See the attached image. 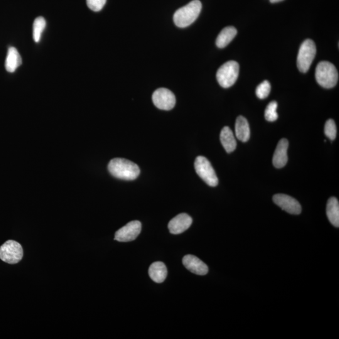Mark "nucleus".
<instances>
[{"label": "nucleus", "instance_id": "obj_1", "mask_svg": "<svg viewBox=\"0 0 339 339\" xmlns=\"http://www.w3.org/2000/svg\"><path fill=\"white\" fill-rule=\"evenodd\" d=\"M110 173L124 180H134L138 178L140 169L136 164L124 158L112 159L108 164Z\"/></svg>", "mask_w": 339, "mask_h": 339}, {"label": "nucleus", "instance_id": "obj_2", "mask_svg": "<svg viewBox=\"0 0 339 339\" xmlns=\"http://www.w3.org/2000/svg\"><path fill=\"white\" fill-rule=\"evenodd\" d=\"M202 9V4L200 0H194L176 12L174 16L175 24L182 28L191 26L200 16Z\"/></svg>", "mask_w": 339, "mask_h": 339}, {"label": "nucleus", "instance_id": "obj_3", "mask_svg": "<svg viewBox=\"0 0 339 339\" xmlns=\"http://www.w3.org/2000/svg\"><path fill=\"white\" fill-rule=\"evenodd\" d=\"M316 80L326 89H332L338 84V72L336 66L328 62H321L316 68Z\"/></svg>", "mask_w": 339, "mask_h": 339}, {"label": "nucleus", "instance_id": "obj_4", "mask_svg": "<svg viewBox=\"0 0 339 339\" xmlns=\"http://www.w3.org/2000/svg\"><path fill=\"white\" fill-rule=\"evenodd\" d=\"M240 74V65L235 61H230L221 66L217 73V80L221 87L228 89L236 82Z\"/></svg>", "mask_w": 339, "mask_h": 339}, {"label": "nucleus", "instance_id": "obj_5", "mask_svg": "<svg viewBox=\"0 0 339 339\" xmlns=\"http://www.w3.org/2000/svg\"><path fill=\"white\" fill-rule=\"evenodd\" d=\"M316 54V45L313 40L308 39L302 44L297 58V66L301 72H308L315 60Z\"/></svg>", "mask_w": 339, "mask_h": 339}, {"label": "nucleus", "instance_id": "obj_6", "mask_svg": "<svg viewBox=\"0 0 339 339\" xmlns=\"http://www.w3.org/2000/svg\"><path fill=\"white\" fill-rule=\"evenodd\" d=\"M24 257L23 248L20 243L10 240L0 247V259L10 264H16Z\"/></svg>", "mask_w": 339, "mask_h": 339}, {"label": "nucleus", "instance_id": "obj_7", "mask_svg": "<svg viewBox=\"0 0 339 339\" xmlns=\"http://www.w3.org/2000/svg\"><path fill=\"white\" fill-rule=\"evenodd\" d=\"M195 169L198 175L208 186L215 188L218 184V179L210 162L204 156H198L195 162Z\"/></svg>", "mask_w": 339, "mask_h": 339}, {"label": "nucleus", "instance_id": "obj_8", "mask_svg": "<svg viewBox=\"0 0 339 339\" xmlns=\"http://www.w3.org/2000/svg\"><path fill=\"white\" fill-rule=\"evenodd\" d=\"M152 99L154 106L161 110H170L176 106V96L166 88L157 90L154 93Z\"/></svg>", "mask_w": 339, "mask_h": 339}, {"label": "nucleus", "instance_id": "obj_9", "mask_svg": "<svg viewBox=\"0 0 339 339\" xmlns=\"http://www.w3.org/2000/svg\"><path fill=\"white\" fill-rule=\"evenodd\" d=\"M142 230V225L140 221H132L118 230L114 240L122 242H134L139 236Z\"/></svg>", "mask_w": 339, "mask_h": 339}, {"label": "nucleus", "instance_id": "obj_10", "mask_svg": "<svg viewBox=\"0 0 339 339\" xmlns=\"http://www.w3.org/2000/svg\"><path fill=\"white\" fill-rule=\"evenodd\" d=\"M272 200L275 204L290 214L299 215L302 212L300 204L290 196L286 194H277Z\"/></svg>", "mask_w": 339, "mask_h": 339}, {"label": "nucleus", "instance_id": "obj_11", "mask_svg": "<svg viewBox=\"0 0 339 339\" xmlns=\"http://www.w3.org/2000/svg\"><path fill=\"white\" fill-rule=\"evenodd\" d=\"M192 218L186 214H181L168 224V229L171 234H180L188 230L192 224Z\"/></svg>", "mask_w": 339, "mask_h": 339}, {"label": "nucleus", "instance_id": "obj_12", "mask_svg": "<svg viewBox=\"0 0 339 339\" xmlns=\"http://www.w3.org/2000/svg\"><path fill=\"white\" fill-rule=\"evenodd\" d=\"M183 264L194 274L205 276L208 272V268L204 262L193 255H186L183 258Z\"/></svg>", "mask_w": 339, "mask_h": 339}, {"label": "nucleus", "instance_id": "obj_13", "mask_svg": "<svg viewBox=\"0 0 339 339\" xmlns=\"http://www.w3.org/2000/svg\"><path fill=\"white\" fill-rule=\"evenodd\" d=\"M289 142L286 139L280 140L275 150L272 163L276 168H282L288 163Z\"/></svg>", "mask_w": 339, "mask_h": 339}, {"label": "nucleus", "instance_id": "obj_14", "mask_svg": "<svg viewBox=\"0 0 339 339\" xmlns=\"http://www.w3.org/2000/svg\"><path fill=\"white\" fill-rule=\"evenodd\" d=\"M149 275L151 279L156 284H162L166 281L168 275V270L163 262H154L150 267Z\"/></svg>", "mask_w": 339, "mask_h": 339}, {"label": "nucleus", "instance_id": "obj_15", "mask_svg": "<svg viewBox=\"0 0 339 339\" xmlns=\"http://www.w3.org/2000/svg\"><path fill=\"white\" fill-rule=\"evenodd\" d=\"M220 142L227 153L230 154L237 148L234 134L229 127H224L221 132Z\"/></svg>", "mask_w": 339, "mask_h": 339}, {"label": "nucleus", "instance_id": "obj_16", "mask_svg": "<svg viewBox=\"0 0 339 339\" xmlns=\"http://www.w3.org/2000/svg\"><path fill=\"white\" fill-rule=\"evenodd\" d=\"M236 134L240 141L246 143L249 141L250 136V127L248 120L243 116L238 118L236 122Z\"/></svg>", "mask_w": 339, "mask_h": 339}, {"label": "nucleus", "instance_id": "obj_17", "mask_svg": "<svg viewBox=\"0 0 339 339\" xmlns=\"http://www.w3.org/2000/svg\"><path fill=\"white\" fill-rule=\"evenodd\" d=\"M238 31L233 26L226 27L218 35L216 40V45L220 48H226L236 36Z\"/></svg>", "mask_w": 339, "mask_h": 339}, {"label": "nucleus", "instance_id": "obj_18", "mask_svg": "<svg viewBox=\"0 0 339 339\" xmlns=\"http://www.w3.org/2000/svg\"><path fill=\"white\" fill-rule=\"evenodd\" d=\"M22 64V60L18 51L14 48H9L6 68L8 72L14 73Z\"/></svg>", "mask_w": 339, "mask_h": 339}, {"label": "nucleus", "instance_id": "obj_19", "mask_svg": "<svg viewBox=\"0 0 339 339\" xmlns=\"http://www.w3.org/2000/svg\"><path fill=\"white\" fill-rule=\"evenodd\" d=\"M326 215L332 224L339 227V203L338 198H332L328 200L326 207Z\"/></svg>", "mask_w": 339, "mask_h": 339}, {"label": "nucleus", "instance_id": "obj_20", "mask_svg": "<svg viewBox=\"0 0 339 339\" xmlns=\"http://www.w3.org/2000/svg\"><path fill=\"white\" fill-rule=\"evenodd\" d=\"M46 21L43 17H38L34 24V39L36 43H38L41 39L42 34L45 30Z\"/></svg>", "mask_w": 339, "mask_h": 339}, {"label": "nucleus", "instance_id": "obj_21", "mask_svg": "<svg viewBox=\"0 0 339 339\" xmlns=\"http://www.w3.org/2000/svg\"><path fill=\"white\" fill-rule=\"evenodd\" d=\"M278 103L276 102H270L265 110V118L269 122H276L278 118L277 113Z\"/></svg>", "mask_w": 339, "mask_h": 339}, {"label": "nucleus", "instance_id": "obj_22", "mask_svg": "<svg viewBox=\"0 0 339 339\" xmlns=\"http://www.w3.org/2000/svg\"><path fill=\"white\" fill-rule=\"evenodd\" d=\"M271 90V84L268 81L265 80L264 82L260 84L258 87L257 88L256 96L260 100L266 99L269 96Z\"/></svg>", "mask_w": 339, "mask_h": 339}, {"label": "nucleus", "instance_id": "obj_23", "mask_svg": "<svg viewBox=\"0 0 339 339\" xmlns=\"http://www.w3.org/2000/svg\"><path fill=\"white\" fill-rule=\"evenodd\" d=\"M338 134L335 122L333 120H329L326 122L325 126L326 136L330 140H336Z\"/></svg>", "mask_w": 339, "mask_h": 339}, {"label": "nucleus", "instance_id": "obj_24", "mask_svg": "<svg viewBox=\"0 0 339 339\" xmlns=\"http://www.w3.org/2000/svg\"><path fill=\"white\" fill-rule=\"evenodd\" d=\"M106 2L107 0H87V4L92 11L99 12L104 8Z\"/></svg>", "mask_w": 339, "mask_h": 339}, {"label": "nucleus", "instance_id": "obj_25", "mask_svg": "<svg viewBox=\"0 0 339 339\" xmlns=\"http://www.w3.org/2000/svg\"><path fill=\"white\" fill-rule=\"evenodd\" d=\"M284 0H270V2L272 4H277L280 3V2H284Z\"/></svg>", "mask_w": 339, "mask_h": 339}]
</instances>
